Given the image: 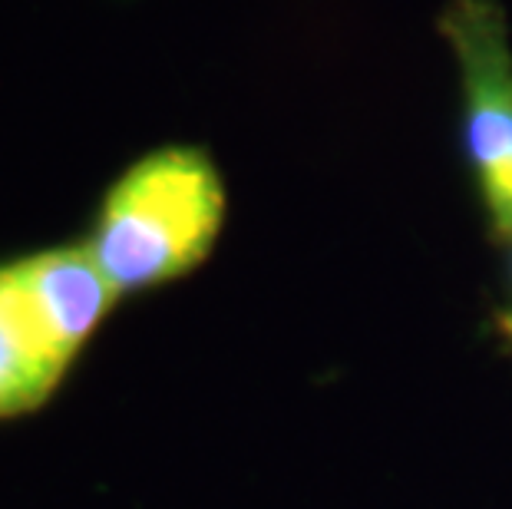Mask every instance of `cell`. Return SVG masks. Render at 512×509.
<instances>
[{
  "instance_id": "1",
  "label": "cell",
  "mask_w": 512,
  "mask_h": 509,
  "mask_svg": "<svg viewBox=\"0 0 512 509\" xmlns=\"http://www.w3.org/2000/svg\"><path fill=\"white\" fill-rule=\"evenodd\" d=\"M222 225L225 182L212 156L199 146H162L106 189L83 245L123 298L199 268Z\"/></svg>"
},
{
  "instance_id": "2",
  "label": "cell",
  "mask_w": 512,
  "mask_h": 509,
  "mask_svg": "<svg viewBox=\"0 0 512 509\" xmlns=\"http://www.w3.org/2000/svg\"><path fill=\"white\" fill-rule=\"evenodd\" d=\"M119 301L86 245L0 262V420L34 414Z\"/></svg>"
},
{
  "instance_id": "3",
  "label": "cell",
  "mask_w": 512,
  "mask_h": 509,
  "mask_svg": "<svg viewBox=\"0 0 512 509\" xmlns=\"http://www.w3.org/2000/svg\"><path fill=\"white\" fill-rule=\"evenodd\" d=\"M440 34L463 83V139L496 232L512 238V37L499 0H450Z\"/></svg>"
},
{
  "instance_id": "4",
  "label": "cell",
  "mask_w": 512,
  "mask_h": 509,
  "mask_svg": "<svg viewBox=\"0 0 512 509\" xmlns=\"http://www.w3.org/2000/svg\"><path fill=\"white\" fill-rule=\"evenodd\" d=\"M512 242V238H509ZM506 331H509V338H512V311H509V318H506Z\"/></svg>"
}]
</instances>
